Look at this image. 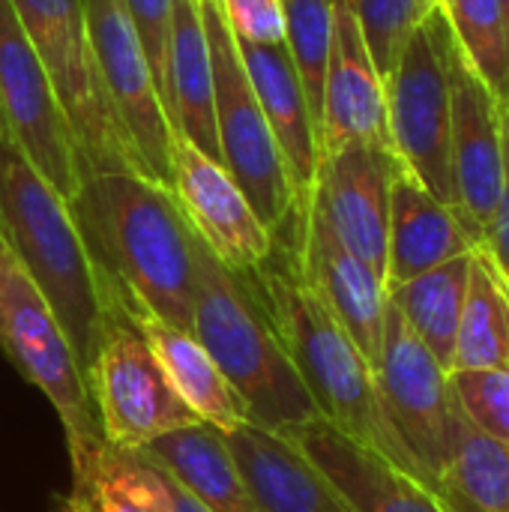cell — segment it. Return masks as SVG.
<instances>
[{
    "mask_svg": "<svg viewBox=\"0 0 509 512\" xmlns=\"http://www.w3.org/2000/svg\"><path fill=\"white\" fill-rule=\"evenodd\" d=\"M450 81V168L456 201L453 207L474 246H480L504 189V114L498 96L474 72L459 42H453L450 54Z\"/></svg>",
    "mask_w": 509,
    "mask_h": 512,
    "instance_id": "4fadbf2b",
    "label": "cell"
},
{
    "mask_svg": "<svg viewBox=\"0 0 509 512\" xmlns=\"http://www.w3.org/2000/svg\"><path fill=\"white\" fill-rule=\"evenodd\" d=\"M129 315L138 324L165 381L201 423H210L219 432L249 423V411L243 399L234 393V387L225 381L213 357L201 348V342L192 333L162 324L147 312H129Z\"/></svg>",
    "mask_w": 509,
    "mask_h": 512,
    "instance_id": "cb8c5ba5",
    "label": "cell"
},
{
    "mask_svg": "<svg viewBox=\"0 0 509 512\" xmlns=\"http://www.w3.org/2000/svg\"><path fill=\"white\" fill-rule=\"evenodd\" d=\"M0 348L24 381H30L57 411L72 474L105 444L90 402L87 378L57 315L0 243Z\"/></svg>",
    "mask_w": 509,
    "mask_h": 512,
    "instance_id": "52a82bcc",
    "label": "cell"
},
{
    "mask_svg": "<svg viewBox=\"0 0 509 512\" xmlns=\"http://www.w3.org/2000/svg\"><path fill=\"white\" fill-rule=\"evenodd\" d=\"M474 246L462 219L450 204L435 198L402 162L390 183V225H387V270L384 288H396L420 273H429Z\"/></svg>",
    "mask_w": 509,
    "mask_h": 512,
    "instance_id": "ffe728a7",
    "label": "cell"
},
{
    "mask_svg": "<svg viewBox=\"0 0 509 512\" xmlns=\"http://www.w3.org/2000/svg\"><path fill=\"white\" fill-rule=\"evenodd\" d=\"M48 512H87V510H84V504H81L78 498H72V495H54Z\"/></svg>",
    "mask_w": 509,
    "mask_h": 512,
    "instance_id": "8d00e7d4",
    "label": "cell"
},
{
    "mask_svg": "<svg viewBox=\"0 0 509 512\" xmlns=\"http://www.w3.org/2000/svg\"><path fill=\"white\" fill-rule=\"evenodd\" d=\"M453 369L509 372V285L480 246L471 252V279L456 333Z\"/></svg>",
    "mask_w": 509,
    "mask_h": 512,
    "instance_id": "4316f807",
    "label": "cell"
},
{
    "mask_svg": "<svg viewBox=\"0 0 509 512\" xmlns=\"http://www.w3.org/2000/svg\"><path fill=\"white\" fill-rule=\"evenodd\" d=\"M501 114H504V132H507V144H509V93H507V99L501 102Z\"/></svg>",
    "mask_w": 509,
    "mask_h": 512,
    "instance_id": "74e56055",
    "label": "cell"
},
{
    "mask_svg": "<svg viewBox=\"0 0 509 512\" xmlns=\"http://www.w3.org/2000/svg\"><path fill=\"white\" fill-rule=\"evenodd\" d=\"M285 12V48L294 60L300 84L306 90L312 117L321 132L324 75L333 42V6L330 0H282Z\"/></svg>",
    "mask_w": 509,
    "mask_h": 512,
    "instance_id": "f546056e",
    "label": "cell"
},
{
    "mask_svg": "<svg viewBox=\"0 0 509 512\" xmlns=\"http://www.w3.org/2000/svg\"><path fill=\"white\" fill-rule=\"evenodd\" d=\"M453 27L438 6L405 42L396 66L384 78L387 135L396 159L444 204L453 201L450 111H453ZM456 210V207H453Z\"/></svg>",
    "mask_w": 509,
    "mask_h": 512,
    "instance_id": "ba28073f",
    "label": "cell"
},
{
    "mask_svg": "<svg viewBox=\"0 0 509 512\" xmlns=\"http://www.w3.org/2000/svg\"><path fill=\"white\" fill-rule=\"evenodd\" d=\"M399 159L390 147L351 141L321 153L312 204L336 237L369 264L381 282L387 270L390 183Z\"/></svg>",
    "mask_w": 509,
    "mask_h": 512,
    "instance_id": "9a60e30c",
    "label": "cell"
},
{
    "mask_svg": "<svg viewBox=\"0 0 509 512\" xmlns=\"http://www.w3.org/2000/svg\"><path fill=\"white\" fill-rule=\"evenodd\" d=\"M0 111L30 162L72 201L81 183L75 135L45 63L9 0H0Z\"/></svg>",
    "mask_w": 509,
    "mask_h": 512,
    "instance_id": "7c38bea8",
    "label": "cell"
},
{
    "mask_svg": "<svg viewBox=\"0 0 509 512\" xmlns=\"http://www.w3.org/2000/svg\"><path fill=\"white\" fill-rule=\"evenodd\" d=\"M69 210L120 306L192 333L195 231L174 195L135 171H93Z\"/></svg>",
    "mask_w": 509,
    "mask_h": 512,
    "instance_id": "6da1fadb",
    "label": "cell"
},
{
    "mask_svg": "<svg viewBox=\"0 0 509 512\" xmlns=\"http://www.w3.org/2000/svg\"><path fill=\"white\" fill-rule=\"evenodd\" d=\"M90 51L105 93L126 126L144 174L171 192L174 129L156 90L141 36L123 0H81Z\"/></svg>",
    "mask_w": 509,
    "mask_h": 512,
    "instance_id": "8fae6325",
    "label": "cell"
},
{
    "mask_svg": "<svg viewBox=\"0 0 509 512\" xmlns=\"http://www.w3.org/2000/svg\"><path fill=\"white\" fill-rule=\"evenodd\" d=\"M330 6L333 42L321 99V153L351 141L390 147L384 78L366 48L351 0H330Z\"/></svg>",
    "mask_w": 509,
    "mask_h": 512,
    "instance_id": "ac0fdd59",
    "label": "cell"
},
{
    "mask_svg": "<svg viewBox=\"0 0 509 512\" xmlns=\"http://www.w3.org/2000/svg\"><path fill=\"white\" fill-rule=\"evenodd\" d=\"M471 252L387 291V300L399 309L411 333L432 351V357L447 372L453 369L456 333L471 279Z\"/></svg>",
    "mask_w": 509,
    "mask_h": 512,
    "instance_id": "484cf974",
    "label": "cell"
},
{
    "mask_svg": "<svg viewBox=\"0 0 509 512\" xmlns=\"http://www.w3.org/2000/svg\"><path fill=\"white\" fill-rule=\"evenodd\" d=\"M279 240L294 246L306 285L327 306L336 324L351 336L369 366H375L387 309V288L381 276L336 237V231L312 201L294 234Z\"/></svg>",
    "mask_w": 509,
    "mask_h": 512,
    "instance_id": "2e32d148",
    "label": "cell"
},
{
    "mask_svg": "<svg viewBox=\"0 0 509 512\" xmlns=\"http://www.w3.org/2000/svg\"><path fill=\"white\" fill-rule=\"evenodd\" d=\"M0 243L33 279L87 378L120 294L96 267L69 201L15 141L0 111Z\"/></svg>",
    "mask_w": 509,
    "mask_h": 512,
    "instance_id": "3957f363",
    "label": "cell"
},
{
    "mask_svg": "<svg viewBox=\"0 0 509 512\" xmlns=\"http://www.w3.org/2000/svg\"><path fill=\"white\" fill-rule=\"evenodd\" d=\"M39 51L54 93L75 135L81 177L93 171H135L144 165L99 78L81 0H9ZM147 177V174H144Z\"/></svg>",
    "mask_w": 509,
    "mask_h": 512,
    "instance_id": "8992f818",
    "label": "cell"
},
{
    "mask_svg": "<svg viewBox=\"0 0 509 512\" xmlns=\"http://www.w3.org/2000/svg\"><path fill=\"white\" fill-rule=\"evenodd\" d=\"M87 390L102 441L120 453H138L168 432L201 423L171 390L123 306L105 321L99 351L87 372Z\"/></svg>",
    "mask_w": 509,
    "mask_h": 512,
    "instance_id": "9c48e42d",
    "label": "cell"
},
{
    "mask_svg": "<svg viewBox=\"0 0 509 512\" xmlns=\"http://www.w3.org/2000/svg\"><path fill=\"white\" fill-rule=\"evenodd\" d=\"M435 495L453 512H509V447L474 429L459 408H453L450 459Z\"/></svg>",
    "mask_w": 509,
    "mask_h": 512,
    "instance_id": "d4e9b609",
    "label": "cell"
},
{
    "mask_svg": "<svg viewBox=\"0 0 509 512\" xmlns=\"http://www.w3.org/2000/svg\"><path fill=\"white\" fill-rule=\"evenodd\" d=\"M450 393L465 420L483 435L509 447V372L501 369H453Z\"/></svg>",
    "mask_w": 509,
    "mask_h": 512,
    "instance_id": "1f68e13d",
    "label": "cell"
},
{
    "mask_svg": "<svg viewBox=\"0 0 509 512\" xmlns=\"http://www.w3.org/2000/svg\"><path fill=\"white\" fill-rule=\"evenodd\" d=\"M123 3L129 9V18H132L138 36H141L156 90L165 105V99H168V36H171L174 0H123Z\"/></svg>",
    "mask_w": 509,
    "mask_h": 512,
    "instance_id": "d6a6232c",
    "label": "cell"
},
{
    "mask_svg": "<svg viewBox=\"0 0 509 512\" xmlns=\"http://www.w3.org/2000/svg\"><path fill=\"white\" fill-rule=\"evenodd\" d=\"M501 9H504V18H507V39H509V0H501Z\"/></svg>",
    "mask_w": 509,
    "mask_h": 512,
    "instance_id": "f35d334b",
    "label": "cell"
},
{
    "mask_svg": "<svg viewBox=\"0 0 509 512\" xmlns=\"http://www.w3.org/2000/svg\"><path fill=\"white\" fill-rule=\"evenodd\" d=\"M171 195L195 237L234 273L258 270L273 252V234L264 228L231 174L186 138L174 135Z\"/></svg>",
    "mask_w": 509,
    "mask_h": 512,
    "instance_id": "5bb4252c",
    "label": "cell"
},
{
    "mask_svg": "<svg viewBox=\"0 0 509 512\" xmlns=\"http://www.w3.org/2000/svg\"><path fill=\"white\" fill-rule=\"evenodd\" d=\"M165 111L174 135L186 138L204 156L219 162L216 111H213V60H210L201 0H174L171 36H168Z\"/></svg>",
    "mask_w": 509,
    "mask_h": 512,
    "instance_id": "7402d4cb",
    "label": "cell"
},
{
    "mask_svg": "<svg viewBox=\"0 0 509 512\" xmlns=\"http://www.w3.org/2000/svg\"><path fill=\"white\" fill-rule=\"evenodd\" d=\"M201 15L210 42V60H213V111H216L219 162L276 240L294 231V225L303 219L306 210L297 201V192L288 177V165L258 105L243 57L237 51V39L228 30L219 0H201Z\"/></svg>",
    "mask_w": 509,
    "mask_h": 512,
    "instance_id": "5b68a950",
    "label": "cell"
},
{
    "mask_svg": "<svg viewBox=\"0 0 509 512\" xmlns=\"http://www.w3.org/2000/svg\"><path fill=\"white\" fill-rule=\"evenodd\" d=\"M240 276L255 291L321 420L429 486L426 474L384 414L369 360L306 285L294 246L273 240L270 258L258 270Z\"/></svg>",
    "mask_w": 509,
    "mask_h": 512,
    "instance_id": "7a4b0ae2",
    "label": "cell"
},
{
    "mask_svg": "<svg viewBox=\"0 0 509 512\" xmlns=\"http://www.w3.org/2000/svg\"><path fill=\"white\" fill-rule=\"evenodd\" d=\"M219 6L237 42L285 45L282 0H219Z\"/></svg>",
    "mask_w": 509,
    "mask_h": 512,
    "instance_id": "836d02e7",
    "label": "cell"
},
{
    "mask_svg": "<svg viewBox=\"0 0 509 512\" xmlns=\"http://www.w3.org/2000/svg\"><path fill=\"white\" fill-rule=\"evenodd\" d=\"M279 435H285L327 477L351 512H453L429 486L351 441L321 417Z\"/></svg>",
    "mask_w": 509,
    "mask_h": 512,
    "instance_id": "e0dca14e",
    "label": "cell"
},
{
    "mask_svg": "<svg viewBox=\"0 0 509 512\" xmlns=\"http://www.w3.org/2000/svg\"><path fill=\"white\" fill-rule=\"evenodd\" d=\"M438 6H444V0H351L354 18L381 78L390 75L408 36Z\"/></svg>",
    "mask_w": 509,
    "mask_h": 512,
    "instance_id": "4dcf8cb0",
    "label": "cell"
},
{
    "mask_svg": "<svg viewBox=\"0 0 509 512\" xmlns=\"http://www.w3.org/2000/svg\"><path fill=\"white\" fill-rule=\"evenodd\" d=\"M159 474H162V471H159ZM162 477H165V474H162ZM165 480H168V492H171L174 512H207L201 504H198V501H195V498H192V495H189V492H186V489H180L171 477H165Z\"/></svg>",
    "mask_w": 509,
    "mask_h": 512,
    "instance_id": "d590c367",
    "label": "cell"
},
{
    "mask_svg": "<svg viewBox=\"0 0 509 512\" xmlns=\"http://www.w3.org/2000/svg\"><path fill=\"white\" fill-rule=\"evenodd\" d=\"M444 12L468 63L498 102H504L509 93V39L501 0H444Z\"/></svg>",
    "mask_w": 509,
    "mask_h": 512,
    "instance_id": "f1b7e54d",
    "label": "cell"
},
{
    "mask_svg": "<svg viewBox=\"0 0 509 512\" xmlns=\"http://www.w3.org/2000/svg\"><path fill=\"white\" fill-rule=\"evenodd\" d=\"M222 435L258 512H351L285 435L255 423Z\"/></svg>",
    "mask_w": 509,
    "mask_h": 512,
    "instance_id": "44dd1931",
    "label": "cell"
},
{
    "mask_svg": "<svg viewBox=\"0 0 509 512\" xmlns=\"http://www.w3.org/2000/svg\"><path fill=\"white\" fill-rule=\"evenodd\" d=\"M69 495L87 512H174L168 480L135 453H120L108 444L72 474Z\"/></svg>",
    "mask_w": 509,
    "mask_h": 512,
    "instance_id": "83f0119b",
    "label": "cell"
},
{
    "mask_svg": "<svg viewBox=\"0 0 509 512\" xmlns=\"http://www.w3.org/2000/svg\"><path fill=\"white\" fill-rule=\"evenodd\" d=\"M192 336L243 399L249 423L285 432L321 417L249 282L198 237Z\"/></svg>",
    "mask_w": 509,
    "mask_h": 512,
    "instance_id": "277c9868",
    "label": "cell"
},
{
    "mask_svg": "<svg viewBox=\"0 0 509 512\" xmlns=\"http://www.w3.org/2000/svg\"><path fill=\"white\" fill-rule=\"evenodd\" d=\"M186 489L207 512H258L225 435L210 423H192L168 432L135 453Z\"/></svg>",
    "mask_w": 509,
    "mask_h": 512,
    "instance_id": "603a6c76",
    "label": "cell"
},
{
    "mask_svg": "<svg viewBox=\"0 0 509 512\" xmlns=\"http://www.w3.org/2000/svg\"><path fill=\"white\" fill-rule=\"evenodd\" d=\"M372 372L387 420L435 492L450 459V426L456 408L447 378L450 372L411 333L390 300L384 309V333Z\"/></svg>",
    "mask_w": 509,
    "mask_h": 512,
    "instance_id": "30bf717a",
    "label": "cell"
},
{
    "mask_svg": "<svg viewBox=\"0 0 509 512\" xmlns=\"http://www.w3.org/2000/svg\"><path fill=\"white\" fill-rule=\"evenodd\" d=\"M237 51L243 57L258 105L276 135L297 201L306 210L312 201L315 174L321 162V132L312 117L300 75L294 69V60L285 45L237 42Z\"/></svg>",
    "mask_w": 509,
    "mask_h": 512,
    "instance_id": "d6986e66",
    "label": "cell"
},
{
    "mask_svg": "<svg viewBox=\"0 0 509 512\" xmlns=\"http://www.w3.org/2000/svg\"><path fill=\"white\" fill-rule=\"evenodd\" d=\"M480 249L495 261V267L501 270V276L507 279L509 285V144L504 150V189H501L495 216H492V222H489V228L483 234Z\"/></svg>",
    "mask_w": 509,
    "mask_h": 512,
    "instance_id": "e575fe53",
    "label": "cell"
}]
</instances>
